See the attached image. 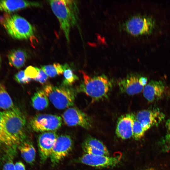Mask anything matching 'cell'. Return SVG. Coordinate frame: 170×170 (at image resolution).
<instances>
[{
    "instance_id": "7a4b0ae2",
    "label": "cell",
    "mask_w": 170,
    "mask_h": 170,
    "mask_svg": "<svg viewBox=\"0 0 170 170\" xmlns=\"http://www.w3.org/2000/svg\"><path fill=\"white\" fill-rule=\"evenodd\" d=\"M49 2L68 42L71 28L76 25L78 19L76 3L74 1L68 0H52Z\"/></svg>"
},
{
    "instance_id": "7402d4cb",
    "label": "cell",
    "mask_w": 170,
    "mask_h": 170,
    "mask_svg": "<svg viewBox=\"0 0 170 170\" xmlns=\"http://www.w3.org/2000/svg\"><path fill=\"white\" fill-rule=\"evenodd\" d=\"M64 71L63 86L68 87L72 85L78 79V77L73 72L69 65L65 63L63 65Z\"/></svg>"
},
{
    "instance_id": "9c48e42d",
    "label": "cell",
    "mask_w": 170,
    "mask_h": 170,
    "mask_svg": "<svg viewBox=\"0 0 170 170\" xmlns=\"http://www.w3.org/2000/svg\"><path fill=\"white\" fill-rule=\"evenodd\" d=\"M72 146V141L69 136L62 135L58 136L50 157L52 164H57L66 156Z\"/></svg>"
},
{
    "instance_id": "9a60e30c",
    "label": "cell",
    "mask_w": 170,
    "mask_h": 170,
    "mask_svg": "<svg viewBox=\"0 0 170 170\" xmlns=\"http://www.w3.org/2000/svg\"><path fill=\"white\" fill-rule=\"evenodd\" d=\"M134 115L133 113H129L122 115L118 118L116 133L118 137L126 139L132 137Z\"/></svg>"
},
{
    "instance_id": "d6a6232c",
    "label": "cell",
    "mask_w": 170,
    "mask_h": 170,
    "mask_svg": "<svg viewBox=\"0 0 170 170\" xmlns=\"http://www.w3.org/2000/svg\"><path fill=\"white\" fill-rule=\"evenodd\" d=\"M147 80V78L144 76H140L139 78V82L140 84L144 87L146 85Z\"/></svg>"
},
{
    "instance_id": "4316f807",
    "label": "cell",
    "mask_w": 170,
    "mask_h": 170,
    "mask_svg": "<svg viewBox=\"0 0 170 170\" xmlns=\"http://www.w3.org/2000/svg\"><path fill=\"white\" fill-rule=\"evenodd\" d=\"M82 148L86 153L94 155H106L108 156L104 151L83 144Z\"/></svg>"
},
{
    "instance_id": "8992f818",
    "label": "cell",
    "mask_w": 170,
    "mask_h": 170,
    "mask_svg": "<svg viewBox=\"0 0 170 170\" xmlns=\"http://www.w3.org/2000/svg\"><path fill=\"white\" fill-rule=\"evenodd\" d=\"M155 26L152 18L145 16L137 15L130 18L123 24V30L129 34L138 36L150 32Z\"/></svg>"
},
{
    "instance_id": "5bb4252c",
    "label": "cell",
    "mask_w": 170,
    "mask_h": 170,
    "mask_svg": "<svg viewBox=\"0 0 170 170\" xmlns=\"http://www.w3.org/2000/svg\"><path fill=\"white\" fill-rule=\"evenodd\" d=\"M166 91V86L161 80H151L143 89V94L148 101L153 102L162 98Z\"/></svg>"
},
{
    "instance_id": "e575fe53",
    "label": "cell",
    "mask_w": 170,
    "mask_h": 170,
    "mask_svg": "<svg viewBox=\"0 0 170 170\" xmlns=\"http://www.w3.org/2000/svg\"><path fill=\"white\" fill-rule=\"evenodd\" d=\"M2 57L0 55V68L1 67V63H2Z\"/></svg>"
},
{
    "instance_id": "cb8c5ba5",
    "label": "cell",
    "mask_w": 170,
    "mask_h": 170,
    "mask_svg": "<svg viewBox=\"0 0 170 170\" xmlns=\"http://www.w3.org/2000/svg\"><path fill=\"white\" fill-rule=\"evenodd\" d=\"M145 132L140 123L137 120L136 115L134 114L132 128L133 137L136 140H139L143 136Z\"/></svg>"
},
{
    "instance_id": "44dd1931",
    "label": "cell",
    "mask_w": 170,
    "mask_h": 170,
    "mask_svg": "<svg viewBox=\"0 0 170 170\" xmlns=\"http://www.w3.org/2000/svg\"><path fill=\"white\" fill-rule=\"evenodd\" d=\"M41 69L50 77H55L63 74L64 71L63 65L58 63L53 65L41 66Z\"/></svg>"
},
{
    "instance_id": "d6986e66",
    "label": "cell",
    "mask_w": 170,
    "mask_h": 170,
    "mask_svg": "<svg viewBox=\"0 0 170 170\" xmlns=\"http://www.w3.org/2000/svg\"><path fill=\"white\" fill-rule=\"evenodd\" d=\"M43 90H39L35 93L31 99L33 107L37 110H42L48 105V100Z\"/></svg>"
},
{
    "instance_id": "ac0fdd59",
    "label": "cell",
    "mask_w": 170,
    "mask_h": 170,
    "mask_svg": "<svg viewBox=\"0 0 170 170\" xmlns=\"http://www.w3.org/2000/svg\"><path fill=\"white\" fill-rule=\"evenodd\" d=\"M21 156L27 163L31 164L34 162L36 150L34 146L30 142L24 141L18 146Z\"/></svg>"
},
{
    "instance_id": "83f0119b",
    "label": "cell",
    "mask_w": 170,
    "mask_h": 170,
    "mask_svg": "<svg viewBox=\"0 0 170 170\" xmlns=\"http://www.w3.org/2000/svg\"><path fill=\"white\" fill-rule=\"evenodd\" d=\"M14 79L19 83L26 84L29 83L31 79L26 76L24 71L21 70L19 71L14 76Z\"/></svg>"
},
{
    "instance_id": "4dcf8cb0",
    "label": "cell",
    "mask_w": 170,
    "mask_h": 170,
    "mask_svg": "<svg viewBox=\"0 0 170 170\" xmlns=\"http://www.w3.org/2000/svg\"><path fill=\"white\" fill-rule=\"evenodd\" d=\"M2 170H15L14 164L12 159L9 160L4 164Z\"/></svg>"
},
{
    "instance_id": "7c38bea8",
    "label": "cell",
    "mask_w": 170,
    "mask_h": 170,
    "mask_svg": "<svg viewBox=\"0 0 170 170\" xmlns=\"http://www.w3.org/2000/svg\"><path fill=\"white\" fill-rule=\"evenodd\" d=\"M58 136L54 131L44 132L39 135L38 139V144L42 162H44L50 157Z\"/></svg>"
},
{
    "instance_id": "52a82bcc",
    "label": "cell",
    "mask_w": 170,
    "mask_h": 170,
    "mask_svg": "<svg viewBox=\"0 0 170 170\" xmlns=\"http://www.w3.org/2000/svg\"><path fill=\"white\" fill-rule=\"evenodd\" d=\"M29 124L32 129L36 132L54 131L61 126L60 116L48 114H38L32 117Z\"/></svg>"
},
{
    "instance_id": "ffe728a7",
    "label": "cell",
    "mask_w": 170,
    "mask_h": 170,
    "mask_svg": "<svg viewBox=\"0 0 170 170\" xmlns=\"http://www.w3.org/2000/svg\"><path fill=\"white\" fill-rule=\"evenodd\" d=\"M14 107L13 100L4 85L0 83V109L6 110Z\"/></svg>"
},
{
    "instance_id": "d4e9b609",
    "label": "cell",
    "mask_w": 170,
    "mask_h": 170,
    "mask_svg": "<svg viewBox=\"0 0 170 170\" xmlns=\"http://www.w3.org/2000/svg\"><path fill=\"white\" fill-rule=\"evenodd\" d=\"M3 111H0V145L14 146L13 144L5 131L2 123Z\"/></svg>"
},
{
    "instance_id": "4fadbf2b",
    "label": "cell",
    "mask_w": 170,
    "mask_h": 170,
    "mask_svg": "<svg viewBox=\"0 0 170 170\" xmlns=\"http://www.w3.org/2000/svg\"><path fill=\"white\" fill-rule=\"evenodd\" d=\"M140 76L137 74H131L118 80L117 83L120 91L130 95L140 93L144 88L139 82Z\"/></svg>"
},
{
    "instance_id": "6da1fadb",
    "label": "cell",
    "mask_w": 170,
    "mask_h": 170,
    "mask_svg": "<svg viewBox=\"0 0 170 170\" xmlns=\"http://www.w3.org/2000/svg\"><path fill=\"white\" fill-rule=\"evenodd\" d=\"M3 126L14 146H19L26 137V118L19 109L16 107L3 111Z\"/></svg>"
},
{
    "instance_id": "277c9868",
    "label": "cell",
    "mask_w": 170,
    "mask_h": 170,
    "mask_svg": "<svg viewBox=\"0 0 170 170\" xmlns=\"http://www.w3.org/2000/svg\"><path fill=\"white\" fill-rule=\"evenodd\" d=\"M0 23L12 38L28 39L34 35L33 26L25 19L16 14L5 13L0 18Z\"/></svg>"
},
{
    "instance_id": "5b68a950",
    "label": "cell",
    "mask_w": 170,
    "mask_h": 170,
    "mask_svg": "<svg viewBox=\"0 0 170 170\" xmlns=\"http://www.w3.org/2000/svg\"><path fill=\"white\" fill-rule=\"evenodd\" d=\"M43 90L57 109H63L74 105L76 93L72 88L64 86H56L48 84L44 87Z\"/></svg>"
},
{
    "instance_id": "484cf974",
    "label": "cell",
    "mask_w": 170,
    "mask_h": 170,
    "mask_svg": "<svg viewBox=\"0 0 170 170\" xmlns=\"http://www.w3.org/2000/svg\"><path fill=\"white\" fill-rule=\"evenodd\" d=\"M39 68L37 67L30 66L24 70L26 76L31 79H34L38 76Z\"/></svg>"
},
{
    "instance_id": "e0dca14e",
    "label": "cell",
    "mask_w": 170,
    "mask_h": 170,
    "mask_svg": "<svg viewBox=\"0 0 170 170\" xmlns=\"http://www.w3.org/2000/svg\"><path fill=\"white\" fill-rule=\"evenodd\" d=\"M9 64L17 69L22 67L26 62L27 54L24 50L18 48L10 51L7 55Z\"/></svg>"
},
{
    "instance_id": "3957f363",
    "label": "cell",
    "mask_w": 170,
    "mask_h": 170,
    "mask_svg": "<svg viewBox=\"0 0 170 170\" xmlns=\"http://www.w3.org/2000/svg\"><path fill=\"white\" fill-rule=\"evenodd\" d=\"M83 80L77 91L84 93L95 102L107 98L112 83L105 75L91 76L83 72Z\"/></svg>"
},
{
    "instance_id": "30bf717a",
    "label": "cell",
    "mask_w": 170,
    "mask_h": 170,
    "mask_svg": "<svg viewBox=\"0 0 170 170\" xmlns=\"http://www.w3.org/2000/svg\"><path fill=\"white\" fill-rule=\"evenodd\" d=\"M135 115L137 120L145 132L153 126H157L164 120L165 116L157 108L143 110Z\"/></svg>"
},
{
    "instance_id": "d590c367",
    "label": "cell",
    "mask_w": 170,
    "mask_h": 170,
    "mask_svg": "<svg viewBox=\"0 0 170 170\" xmlns=\"http://www.w3.org/2000/svg\"><path fill=\"white\" fill-rule=\"evenodd\" d=\"M144 170H157L154 168H150L146 169Z\"/></svg>"
},
{
    "instance_id": "603a6c76",
    "label": "cell",
    "mask_w": 170,
    "mask_h": 170,
    "mask_svg": "<svg viewBox=\"0 0 170 170\" xmlns=\"http://www.w3.org/2000/svg\"><path fill=\"white\" fill-rule=\"evenodd\" d=\"M83 144L100 150L109 155V153L106 147L99 140L92 137H88L84 141Z\"/></svg>"
},
{
    "instance_id": "1f68e13d",
    "label": "cell",
    "mask_w": 170,
    "mask_h": 170,
    "mask_svg": "<svg viewBox=\"0 0 170 170\" xmlns=\"http://www.w3.org/2000/svg\"><path fill=\"white\" fill-rule=\"evenodd\" d=\"M15 170H26L24 164L20 161L16 162L14 164Z\"/></svg>"
},
{
    "instance_id": "f546056e",
    "label": "cell",
    "mask_w": 170,
    "mask_h": 170,
    "mask_svg": "<svg viewBox=\"0 0 170 170\" xmlns=\"http://www.w3.org/2000/svg\"><path fill=\"white\" fill-rule=\"evenodd\" d=\"M48 78V76L45 72L41 69L39 68L38 76L34 80L43 84L46 82Z\"/></svg>"
},
{
    "instance_id": "2e32d148",
    "label": "cell",
    "mask_w": 170,
    "mask_h": 170,
    "mask_svg": "<svg viewBox=\"0 0 170 170\" xmlns=\"http://www.w3.org/2000/svg\"><path fill=\"white\" fill-rule=\"evenodd\" d=\"M38 2L22 0H0V11L7 14L29 7L41 6Z\"/></svg>"
},
{
    "instance_id": "f1b7e54d",
    "label": "cell",
    "mask_w": 170,
    "mask_h": 170,
    "mask_svg": "<svg viewBox=\"0 0 170 170\" xmlns=\"http://www.w3.org/2000/svg\"><path fill=\"white\" fill-rule=\"evenodd\" d=\"M163 151H170V133L167 134L160 142Z\"/></svg>"
},
{
    "instance_id": "8fae6325",
    "label": "cell",
    "mask_w": 170,
    "mask_h": 170,
    "mask_svg": "<svg viewBox=\"0 0 170 170\" xmlns=\"http://www.w3.org/2000/svg\"><path fill=\"white\" fill-rule=\"evenodd\" d=\"M121 155L114 156L106 155H94L87 153L83 155L79 159L81 163L92 167H114L120 162Z\"/></svg>"
},
{
    "instance_id": "ba28073f",
    "label": "cell",
    "mask_w": 170,
    "mask_h": 170,
    "mask_svg": "<svg viewBox=\"0 0 170 170\" xmlns=\"http://www.w3.org/2000/svg\"><path fill=\"white\" fill-rule=\"evenodd\" d=\"M65 124L69 126H80L87 129L92 128V120L87 114L75 107L67 109L62 115Z\"/></svg>"
},
{
    "instance_id": "836d02e7",
    "label": "cell",
    "mask_w": 170,
    "mask_h": 170,
    "mask_svg": "<svg viewBox=\"0 0 170 170\" xmlns=\"http://www.w3.org/2000/svg\"><path fill=\"white\" fill-rule=\"evenodd\" d=\"M166 126L168 129L170 131V118L168 119L166 121Z\"/></svg>"
}]
</instances>
